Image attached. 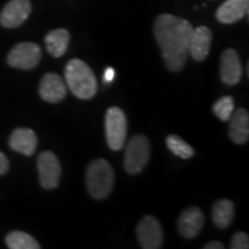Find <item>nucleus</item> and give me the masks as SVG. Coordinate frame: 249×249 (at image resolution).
I'll return each instance as SVG.
<instances>
[{
	"label": "nucleus",
	"mask_w": 249,
	"mask_h": 249,
	"mask_svg": "<svg viewBox=\"0 0 249 249\" xmlns=\"http://www.w3.org/2000/svg\"><path fill=\"white\" fill-rule=\"evenodd\" d=\"M229 135L236 144H245L249 139V114L245 108H238L230 118Z\"/></svg>",
	"instance_id": "16"
},
{
	"label": "nucleus",
	"mask_w": 249,
	"mask_h": 249,
	"mask_svg": "<svg viewBox=\"0 0 249 249\" xmlns=\"http://www.w3.org/2000/svg\"><path fill=\"white\" fill-rule=\"evenodd\" d=\"M178 232L185 239L196 238L204 226V214L201 209L196 207H189L179 214Z\"/></svg>",
	"instance_id": "10"
},
{
	"label": "nucleus",
	"mask_w": 249,
	"mask_h": 249,
	"mask_svg": "<svg viewBox=\"0 0 249 249\" xmlns=\"http://www.w3.org/2000/svg\"><path fill=\"white\" fill-rule=\"evenodd\" d=\"M213 33L208 27L201 26L193 29L191 40H189L188 53L196 61H203L210 52Z\"/></svg>",
	"instance_id": "13"
},
{
	"label": "nucleus",
	"mask_w": 249,
	"mask_h": 249,
	"mask_svg": "<svg viewBox=\"0 0 249 249\" xmlns=\"http://www.w3.org/2000/svg\"><path fill=\"white\" fill-rule=\"evenodd\" d=\"M42 59V50L35 43L23 42L15 45L7 55V64L18 70L29 71L38 66Z\"/></svg>",
	"instance_id": "6"
},
{
	"label": "nucleus",
	"mask_w": 249,
	"mask_h": 249,
	"mask_svg": "<svg viewBox=\"0 0 249 249\" xmlns=\"http://www.w3.org/2000/svg\"><path fill=\"white\" fill-rule=\"evenodd\" d=\"M136 234L143 249H160L163 246V230L155 217H143L136 227Z\"/></svg>",
	"instance_id": "8"
},
{
	"label": "nucleus",
	"mask_w": 249,
	"mask_h": 249,
	"mask_svg": "<svg viewBox=\"0 0 249 249\" xmlns=\"http://www.w3.org/2000/svg\"><path fill=\"white\" fill-rule=\"evenodd\" d=\"M40 186L44 189L57 188L61 178L60 161L53 152L43 151L37 160Z\"/></svg>",
	"instance_id": "7"
},
{
	"label": "nucleus",
	"mask_w": 249,
	"mask_h": 249,
	"mask_svg": "<svg viewBox=\"0 0 249 249\" xmlns=\"http://www.w3.org/2000/svg\"><path fill=\"white\" fill-rule=\"evenodd\" d=\"M6 245L11 249H39L40 246L35 239L26 232L13 231L6 235Z\"/></svg>",
	"instance_id": "19"
},
{
	"label": "nucleus",
	"mask_w": 249,
	"mask_h": 249,
	"mask_svg": "<svg viewBox=\"0 0 249 249\" xmlns=\"http://www.w3.org/2000/svg\"><path fill=\"white\" fill-rule=\"evenodd\" d=\"M204 249H224V245L219 241H210L203 247Z\"/></svg>",
	"instance_id": "25"
},
{
	"label": "nucleus",
	"mask_w": 249,
	"mask_h": 249,
	"mask_svg": "<svg viewBox=\"0 0 249 249\" xmlns=\"http://www.w3.org/2000/svg\"><path fill=\"white\" fill-rule=\"evenodd\" d=\"M151 145L147 136L135 135L127 143L124 150V167L129 174H138L142 172L150 160Z\"/></svg>",
	"instance_id": "4"
},
{
	"label": "nucleus",
	"mask_w": 249,
	"mask_h": 249,
	"mask_svg": "<svg viewBox=\"0 0 249 249\" xmlns=\"http://www.w3.org/2000/svg\"><path fill=\"white\" fill-rule=\"evenodd\" d=\"M114 76H116V71H114L113 68H107L104 73V83H111L113 81Z\"/></svg>",
	"instance_id": "24"
},
{
	"label": "nucleus",
	"mask_w": 249,
	"mask_h": 249,
	"mask_svg": "<svg viewBox=\"0 0 249 249\" xmlns=\"http://www.w3.org/2000/svg\"><path fill=\"white\" fill-rule=\"evenodd\" d=\"M86 182L90 195L96 200H104L111 194L114 185L112 166L105 160H92L87 169Z\"/></svg>",
	"instance_id": "3"
},
{
	"label": "nucleus",
	"mask_w": 249,
	"mask_h": 249,
	"mask_svg": "<svg viewBox=\"0 0 249 249\" xmlns=\"http://www.w3.org/2000/svg\"><path fill=\"white\" fill-rule=\"evenodd\" d=\"M71 35L66 29H54L45 36L46 50L52 57L60 58L66 53Z\"/></svg>",
	"instance_id": "17"
},
{
	"label": "nucleus",
	"mask_w": 249,
	"mask_h": 249,
	"mask_svg": "<svg viewBox=\"0 0 249 249\" xmlns=\"http://www.w3.org/2000/svg\"><path fill=\"white\" fill-rule=\"evenodd\" d=\"M231 249H248L249 248V238L245 232H236L233 235L231 240Z\"/></svg>",
	"instance_id": "22"
},
{
	"label": "nucleus",
	"mask_w": 249,
	"mask_h": 249,
	"mask_svg": "<svg viewBox=\"0 0 249 249\" xmlns=\"http://www.w3.org/2000/svg\"><path fill=\"white\" fill-rule=\"evenodd\" d=\"M9 170V161L7 157L0 151V176H4Z\"/></svg>",
	"instance_id": "23"
},
{
	"label": "nucleus",
	"mask_w": 249,
	"mask_h": 249,
	"mask_svg": "<svg viewBox=\"0 0 249 249\" xmlns=\"http://www.w3.org/2000/svg\"><path fill=\"white\" fill-rule=\"evenodd\" d=\"M233 218H234V204L232 201L224 198L214 203L213 208V220L217 227L226 229L231 225Z\"/></svg>",
	"instance_id": "18"
},
{
	"label": "nucleus",
	"mask_w": 249,
	"mask_h": 249,
	"mask_svg": "<svg viewBox=\"0 0 249 249\" xmlns=\"http://www.w3.org/2000/svg\"><path fill=\"white\" fill-rule=\"evenodd\" d=\"M166 145L171 152H173L174 155L182 158V160H189L195 154L194 149L178 135L167 136Z\"/></svg>",
	"instance_id": "20"
},
{
	"label": "nucleus",
	"mask_w": 249,
	"mask_h": 249,
	"mask_svg": "<svg viewBox=\"0 0 249 249\" xmlns=\"http://www.w3.org/2000/svg\"><path fill=\"white\" fill-rule=\"evenodd\" d=\"M193 29L188 21L174 15L160 14L156 18L154 34L169 71H180L185 67Z\"/></svg>",
	"instance_id": "1"
},
{
	"label": "nucleus",
	"mask_w": 249,
	"mask_h": 249,
	"mask_svg": "<svg viewBox=\"0 0 249 249\" xmlns=\"http://www.w3.org/2000/svg\"><path fill=\"white\" fill-rule=\"evenodd\" d=\"M242 76V65L234 49H226L220 57V79L227 86H235Z\"/></svg>",
	"instance_id": "11"
},
{
	"label": "nucleus",
	"mask_w": 249,
	"mask_h": 249,
	"mask_svg": "<svg viewBox=\"0 0 249 249\" xmlns=\"http://www.w3.org/2000/svg\"><path fill=\"white\" fill-rule=\"evenodd\" d=\"M31 13L29 0H11L0 13V24L7 29H14L26 22Z\"/></svg>",
	"instance_id": "9"
},
{
	"label": "nucleus",
	"mask_w": 249,
	"mask_h": 249,
	"mask_svg": "<svg viewBox=\"0 0 249 249\" xmlns=\"http://www.w3.org/2000/svg\"><path fill=\"white\" fill-rule=\"evenodd\" d=\"M107 141L112 150L118 151L124 148L127 135V119L120 107H112L105 116Z\"/></svg>",
	"instance_id": "5"
},
{
	"label": "nucleus",
	"mask_w": 249,
	"mask_h": 249,
	"mask_svg": "<svg viewBox=\"0 0 249 249\" xmlns=\"http://www.w3.org/2000/svg\"><path fill=\"white\" fill-rule=\"evenodd\" d=\"M70 90L80 99H91L97 92V80L91 68L81 59H71L65 68Z\"/></svg>",
	"instance_id": "2"
},
{
	"label": "nucleus",
	"mask_w": 249,
	"mask_h": 249,
	"mask_svg": "<svg viewBox=\"0 0 249 249\" xmlns=\"http://www.w3.org/2000/svg\"><path fill=\"white\" fill-rule=\"evenodd\" d=\"M67 87L65 81L55 73H46L39 83V96L48 103H59L66 97Z\"/></svg>",
	"instance_id": "12"
},
{
	"label": "nucleus",
	"mask_w": 249,
	"mask_h": 249,
	"mask_svg": "<svg viewBox=\"0 0 249 249\" xmlns=\"http://www.w3.org/2000/svg\"><path fill=\"white\" fill-rule=\"evenodd\" d=\"M38 140L35 132L29 128H17L9 138V147L14 151L26 156L34 155L36 151Z\"/></svg>",
	"instance_id": "15"
},
{
	"label": "nucleus",
	"mask_w": 249,
	"mask_h": 249,
	"mask_svg": "<svg viewBox=\"0 0 249 249\" xmlns=\"http://www.w3.org/2000/svg\"><path fill=\"white\" fill-rule=\"evenodd\" d=\"M248 7L249 0H226L217 9L216 18L220 23H235L248 13Z\"/></svg>",
	"instance_id": "14"
},
{
	"label": "nucleus",
	"mask_w": 249,
	"mask_h": 249,
	"mask_svg": "<svg viewBox=\"0 0 249 249\" xmlns=\"http://www.w3.org/2000/svg\"><path fill=\"white\" fill-rule=\"evenodd\" d=\"M213 113L222 121H229L234 111V99L231 96H224L214 103L213 107Z\"/></svg>",
	"instance_id": "21"
}]
</instances>
